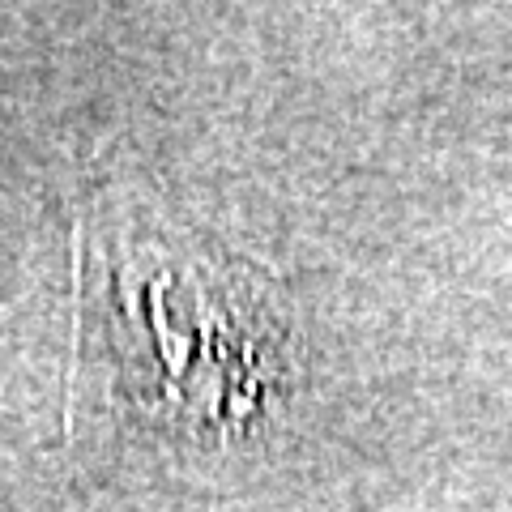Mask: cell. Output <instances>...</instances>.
<instances>
[{
    "mask_svg": "<svg viewBox=\"0 0 512 512\" xmlns=\"http://www.w3.org/2000/svg\"><path fill=\"white\" fill-rule=\"evenodd\" d=\"M146 338L141 406L192 436H231L291 384V320L261 269L222 252H184L141 274Z\"/></svg>",
    "mask_w": 512,
    "mask_h": 512,
    "instance_id": "cell-1",
    "label": "cell"
}]
</instances>
